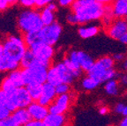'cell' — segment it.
<instances>
[{
  "label": "cell",
  "instance_id": "1",
  "mask_svg": "<svg viewBox=\"0 0 127 126\" xmlns=\"http://www.w3.org/2000/svg\"><path fill=\"white\" fill-rule=\"evenodd\" d=\"M71 8L81 25L101 20L105 10V6L95 0H76Z\"/></svg>",
  "mask_w": 127,
  "mask_h": 126
},
{
  "label": "cell",
  "instance_id": "2",
  "mask_svg": "<svg viewBox=\"0 0 127 126\" xmlns=\"http://www.w3.org/2000/svg\"><path fill=\"white\" fill-rule=\"evenodd\" d=\"M115 60L112 57L105 56L95 61L93 67L87 71V76L96 79L101 83L107 82L117 77V71L114 69Z\"/></svg>",
  "mask_w": 127,
  "mask_h": 126
},
{
  "label": "cell",
  "instance_id": "3",
  "mask_svg": "<svg viewBox=\"0 0 127 126\" xmlns=\"http://www.w3.org/2000/svg\"><path fill=\"white\" fill-rule=\"evenodd\" d=\"M17 25L20 31L24 34L30 32H38L44 27L40 12L32 8H27L20 12Z\"/></svg>",
  "mask_w": 127,
  "mask_h": 126
},
{
  "label": "cell",
  "instance_id": "4",
  "mask_svg": "<svg viewBox=\"0 0 127 126\" xmlns=\"http://www.w3.org/2000/svg\"><path fill=\"white\" fill-rule=\"evenodd\" d=\"M6 57L14 63L20 65V61L28 49L24 38L19 35L6 36L2 43Z\"/></svg>",
  "mask_w": 127,
  "mask_h": 126
},
{
  "label": "cell",
  "instance_id": "5",
  "mask_svg": "<svg viewBox=\"0 0 127 126\" xmlns=\"http://www.w3.org/2000/svg\"><path fill=\"white\" fill-rule=\"evenodd\" d=\"M4 92V101L7 108L13 112L18 108H27L33 101L26 87H18L12 90Z\"/></svg>",
  "mask_w": 127,
  "mask_h": 126
},
{
  "label": "cell",
  "instance_id": "6",
  "mask_svg": "<svg viewBox=\"0 0 127 126\" xmlns=\"http://www.w3.org/2000/svg\"><path fill=\"white\" fill-rule=\"evenodd\" d=\"M49 68L50 67L40 63L36 59V62L34 65L21 70L24 86L26 87L29 84H42L43 85L44 83L47 82V74Z\"/></svg>",
  "mask_w": 127,
  "mask_h": 126
},
{
  "label": "cell",
  "instance_id": "7",
  "mask_svg": "<svg viewBox=\"0 0 127 126\" xmlns=\"http://www.w3.org/2000/svg\"><path fill=\"white\" fill-rule=\"evenodd\" d=\"M74 79L75 78L73 74L64 63L63 61L59 62L53 66H50L48 70L47 82L54 87L59 85L61 83H66L71 85Z\"/></svg>",
  "mask_w": 127,
  "mask_h": 126
},
{
  "label": "cell",
  "instance_id": "8",
  "mask_svg": "<svg viewBox=\"0 0 127 126\" xmlns=\"http://www.w3.org/2000/svg\"><path fill=\"white\" fill-rule=\"evenodd\" d=\"M62 32H63L62 26L58 22L55 21L50 25L44 26L40 31H38V38L39 41L53 46L60 39Z\"/></svg>",
  "mask_w": 127,
  "mask_h": 126
},
{
  "label": "cell",
  "instance_id": "9",
  "mask_svg": "<svg viewBox=\"0 0 127 126\" xmlns=\"http://www.w3.org/2000/svg\"><path fill=\"white\" fill-rule=\"evenodd\" d=\"M34 53L35 58L48 67H50V62L54 56L53 46L44 43L42 41H36L34 44L28 47Z\"/></svg>",
  "mask_w": 127,
  "mask_h": 126
},
{
  "label": "cell",
  "instance_id": "10",
  "mask_svg": "<svg viewBox=\"0 0 127 126\" xmlns=\"http://www.w3.org/2000/svg\"><path fill=\"white\" fill-rule=\"evenodd\" d=\"M21 87H25L23 79H22V72L21 71L17 69L9 71L4 76L2 85H1V90L7 92V91H10Z\"/></svg>",
  "mask_w": 127,
  "mask_h": 126
},
{
  "label": "cell",
  "instance_id": "11",
  "mask_svg": "<svg viewBox=\"0 0 127 126\" xmlns=\"http://www.w3.org/2000/svg\"><path fill=\"white\" fill-rule=\"evenodd\" d=\"M127 32V20L126 19H117L106 28V33L108 36L114 40L118 41Z\"/></svg>",
  "mask_w": 127,
  "mask_h": 126
},
{
  "label": "cell",
  "instance_id": "12",
  "mask_svg": "<svg viewBox=\"0 0 127 126\" xmlns=\"http://www.w3.org/2000/svg\"><path fill=\"white\" fill-rule=\"evenodd\" d=\"M71 100V95L69 94L57 95L51 104L48 107L49 111L52 114H64L69 108Z\"/></svg>",
  "mask_w": 127,
  "mask_h": 126
},
{
  "label": "cell",
  "instance_id": "13",
  "mask_svg": "<svg viewBox=\"0 0 127 126\" xmlns=\"http://www.w3.org/2000/svg\"><path fill=\"white\" fill-rule=\"evenodd\" d=\"M32 120L43 121L49 115V108L38 101H32L27 108Z\"/></svg>",
  "mask_w": 127,
  "mask_h": 126
},
{
  "label": "cell",
  "instance_id": "14",
  "mask_svg": "<svg viewBox=\"0 0 127 126\" xmlns=\"http://www.w3.org/2000/svg\"><path fill=\"white\" fill-rule=\"evenodd\" d=\"M63 62L67 66L68 69L71 71V73L73 74L75 79H78L79 77H80V75L82 73V70L79 63L77 50H71V51H70L68 53V55L64 58Z\"/></svg>",
  "mask_w": 127,
  "mask_h": 126
},
{
  "label": "cell",
  "instance_id": "15",
  "mask_svg": "<svg viewBox=\"0 0 127 126\" xmlns=\"http://www.w3.org/2000/svg\"><path fill=\"white\" fill-rule=\"evenodd\" d=\"M57 95L58 94L56 92V87L50 83L45 82L42 85V94L38 100V102L46 107H49L52 103V101L55 100Z\"/></svg>",
  "mask_w": 127,
  "mask_h": 126
},
{
  "label": "cell",
  "instance_id": "16",
  "mask_svg": "<svg viewBox=\"0 0 127 126\" xmlns=\"http://www.w3.org/2000/svg\"><path fill=\"white\" fill-rule=\"evenodd\" d=\"M20 65L11 61L5 56L2 44H0V72H9L13 70H17Z\"/></svg>",
  "mask_w": 127,
  "mask_h": 126
},
{
  "label": "cell",
  "instance_id": "17",
  "mask_svg": "<svg viewBox=\"0 0 127 126\" xmlns=\"http://www.w3.org/2000/svg\"><path fill=\"white\" fill-rule=\"evenodd\" d=\"M99 27L96 25L85 24V25L79 27V28L78 29V33L82 39H90V38L96 35L99 33Z\"/></svg>",
  "mask_w": 127,
  "mask_h": 126
},
{
  "label": "cell",
  "instance_id": "18",
  "mask_svg": "<svg viewBox=\"0 0 127 126\" xmlns=\"http://www.w3.org/2000/svg\"><path fill=\"white\" fill-rule=\"evenodd\" d=\"M42 123L44 126H64L66 123V117L64 114L49 113Z\"/></svg>",
  "mask_w": 127,
  "mask_h": 126
},
{
  "label": "cell",
  "instance_id": "19",
  "mask_svg": "<svg viewBox=\"0 0 127 126\" xmlns=\"http://www.w3.org/2000/svg\"><path fill=\"white\" fill-rule=\"evenodd\" d=\"M111 7L117 19L127 18V0H115Z\"/></svg>",
  "mask_w": 127,
  "mask_h": 126
},
{
  "label": "cell",
  "instance_id": "20",
  "mask_svg": "<svg viewBox=\"0 0 127 126\" xmlns=\"http://www.w3.org/2000/svg\"><path fill=\"white\" fill-rule=\"evenodd\" d=\"M78 59H79V66L81 68L82 71H86V72H87L91 69L95 62L94 61L91 56L86 53L85 51H82V50L78 51Z\"/></svg>",
  "mask_w": 127,
  "mask_h": 126
},
{
  "label": "cell",
  "instance_id": "21",
  "mask_svg": "<svg viewBox=\"0 0 127 126\" xmlns=\"http://www.w3.org/2000/svg\"><path fill=\"white\" fill-rule=\"evenodd\" d=\"M11 116L20 126H23L24 124H26L27 123L31 120L30 115L27 108H18L13 112H12Z\"/></svg>",
  "mask_w": 127,
  "mask_h": 126
},
{
  "label": "cell",
  "instance_id": "22",
  "mask_svg": "<svg viewBox=\"0 0 127 126\" xmlns=\"http://www.w3.org/2000/svg\"><path fill=\"white\" fill-rule=\"evenodd\" d=\"M55 12H56L55 11L50 9L48 6L42 8V10H41L40 14H41V19H42V21L44 26L50 25V24L54 23L56 21Z\"/></svg>",
  "mask_w": 127,
  "mask_h": 126
},
{
  "label": "cell",
  "instance_id": "23",
  "mask_svg": "<svg viewBox=\"0 0 127 126\" xmlns=\"http://www.w3.org/2000/svg\"><path fill=\"white\" fill-rule=\"evenodd\" d=\"M26 88L29 94L33 101H38L40 96L42 94V84H29L26 86Z\"/></svg>",
  "mask_w": 127,
  "mask_h": 126
},
{
  "label": "cell",
  "instance_id": "24",
  "mask_svg": "<svg viewBox=\"0 0 127 126\" xmlns=\"http://www.w3.org/2000/svg\"><path fill=\"white\" fill-rule=\"evenodd\" d=\"M119 88H120V86H119L118 80L117 79H110V80L105 82L104 91L107 94L111 95V96H116L119 94Z\"/></svg>",
  "mask_w": 127,
  "mask_h": 126
},
{
  "label": "cell",
  "instance_id": "25",
  "mask_svg": "<svg viewBox=\"0 0 127 126\" xmlns=\"http://www.w3.org/2000/svg\"><path fill=\"white\" fill-rule=\"evenodd\" d=\"M36 62V58L34 57V53L32 52L31 49H29L28 48V49L26 50L25 54H24L23 57H22L21 61H20V66L22 68H28L31 67L32 65H34Z\"/></svg>",
  "mask_w": 127,
  "mask_h": 126
},
{
  "label": "cell",
  "instance_id": "26",
  "mask_svg": "<svg viewBox=\"0 0 127 126\" xmlns=\"http://www.w3.org/2000/svg\"><path fill=\"white\" fill-rule=\"evenodd\" d=\"M101 84L98 79H94L89 76H87L81 80V87L85 91H93L95 88H97Z\"/></svg>",
  "mask_w": 127,
  "mask_h": 126
},
{
  "label": "cell",
  "instance_id": "27",
  "mask_svg": "<svg viewBox=\"0 0 127 126\" xmlns=\"http://www.w3.org/2000/svg\"><path fill=\"white\" fill-rule=\"evenodd\" d=\"M115 20H116V17H115V15H114V12H113V10H112L111 5L105 6L104 13H103L102 18H101L102 24L107 28V27L109 26Z\"/></svg>",
  "mask_w": 127,
  "mask_h": 126
},
{
  "label": "cell",
  "instance_id": "28",
  "mask_svg": "<svg viewBox=\"0 0 127 126\" xmlns=\"http://www.w3.org/2000/svg\"><path fill=\"white\" fill-rule=\"evenodd\" d=\"M11 114H12V112L7 108L5 101H4V92L0 89V121L4 118H7L8 116H11Z\"/></svg>",
  "mask_w": 127,
  "mask_h": 126
},
{
  "label": "cell",
  "instance_id": "29",
  "mask_svg": "<svg viewBox=\"0 0 127 126\" xmlns=\"http://www.w3.org/2000/svg\"><path fill=\"white\" fill-rule=\"evenodd\" d=\"M56 92H57V94H65L70 92V84H66V83H61L59 85L56 86Z\"/></svg>",
  "mask_w": 127,
  "mask_h": 126
},
{
  "label": "cell",
  "instance_id": "30",
  "mask_svg": "<svg viewBox=\"0 0 127 126\" xmlns=\"http://www.w3.org/2000/svg\"><path fill=\"white\" fill-rule=\"evenodd\" d=\"M16 3H19V0H0V11L7 10L10 6L15 4Z\"/></svg>",
  "mask_w": 127,
  "mask_h": 126
},
{
  "label": "cell",
  "instance_id": "31",
  "mask_svg": "<svg viewBox=\"0 0 127 126\" xmlns=\"http://www.w3.org/2000/svg\"><path fill=\"white\" fill-rule=\"evenodd\" d=\"M0 126H20V125L12 118V116H8L7 118H4L0 121Z\"/></svg>",
  "mask_w": 127,
  "mask_h": 126
},
{
  "label": "cell",
  "instance_id": "32",
  "mask_svg": "<svg viewBox=\"0 0 127 126\" xmlns=\"http://www.w3.org/2000/svg\"><path fill=\"white\" fill-rule=\"evenodd\" d=\"M66 21L69 24H71V25H77V24H79L77 17H76V15L72 12H69L66 15Z\"/></svg>",
  "mask_w": 127,
  "mask_h": 126
},
{
  "label": "cell",
  "instance_id": "33",
  "mask_svg": "<svg viewBox=\"0 0 127 126\" xmlns=\"http://www.w3.org/2000/svg\"><path fill=\"white\" fill-rule=\"evenodd\" d=\"M19 3L25 8H33L35 4V0H19Z\"/></svg>",
  "mask_w": 127,
  "mask_h": 126
},
{
  "label": "cell",
  "instance_id": "34",
  "mask_svg": "<svg viewBox=\"0 0 127 126\" xmlns=\"http://www.w3.org/2000/svg\"><path fill=\"white\" fill-rule=\"evenodd\" d=\"M54 2V0H35L34 7L36 8H44L50 3Z\"/></svg>",
  "mask_w": 127,
  "mask_h": 126
},
{
  "label": "cell",
  "instance_id": "35",
  "mask_svg": "<svg viewBox=\"0 0 127 126\" xmlns=\"http://www.w3.org/2000/svg\"><path fill=\"white\" fill-rule=\"evenodd\" d=\"M118 83L121 87H127V72L120 74L118 76Z\"/></svg>",
  "mask_w": 127,
  "mask_h": 126
},
{
  "label": "cell",
  "instance_id": "36",
  "mask_svg": "<svg viewBox=\"0 0 127 126\" xmlns=\"http://www.w3.org/2000/svg\"><path fill=\"white\" fill-rule=\"evenodd\" d=\"M76 0H58V4L61 7H71Z\"/></svg>",
  "mask_w": 127,
  "mask_h": 126
},
{
  "label": "cell",
  "instance_id": "37",
  "mask_svg": "<svg viewBox=\"0 0 127 126\" xmlns=\"http://www.w3.org/2000/svg\"><path fill=\"white\" fill-rule=\"evenodd\" d=\"M23 126H44L42 121H36V120H30L26 124H24Z\"/></svg>",
  "mask_w": 127,
  "mask_h": 126
},
{
  "label": "cell",
  "instance_id": "38",
  "mask_svg": "<svg viewBox=\"0 0 127 126\" xmlns=\"http://www.w3.org/2000/svg\"><path fill=\"white\" fill-rule=\"evenodd\" d=\"M125 104H124V103H121V102L117 103V104H116L115 108H114V111H115L117 114L122 115V113H123V111H124V108H125Z\"/></svg>",
  "mask_w": 127,
  "mask_h": 126
},
{
  "label": "cell",
  "instance_id": "39",
  "mask_svg": "<svg viewBox=\"0 0 127 126\" xmlns=\"http://www.w3.org/2000/svg\"><path fill=\"white\" fill-rule=\"evenodd\" d=\"M112 57L115 60V62H123V60L126 57H125V55L124 53H116L112 56Z\"/></svg>",
  "mask_w": 127,
  "mask_h": 126
},
{
  "label": "cell",
  "instance_id": "40",
  "mask_svg": "<svg viewBox=\"0 0 127 126\" xmlns=\"http://www.w3.org/2000/svg\"><path fill=\"white\" fill-rule=\"evenodd\" d=\"M95 1H97L98 3H100V4L104 6H108V5H111L115 0H95Z\"/></svg>",
  "mask_w": 127,
  "mask_h": 126
},
{
  "label": "cell",
  "instance_id": "41",
  "mask_svg": "<svg viewBox=\"0 0 127 126\" xmlns=\"http://www.w3.org/2000/svg\"><path fill=\"white\" fill-rule=\"evenodd\" d=\"M98 111H99V114L101 115V116H104V115H107L108 113H109V108H108V107L103 106V107H101Z\"/></svg>",
  "mask_w": 127,
  "mask_h": 126
},
{
  "label": "cell",
  "instance_id": "42",
  "mask_svg": "<svg viewBox=\"0 0 127 126\" xmlns=\"http://www.w3.org/2000/svg\"><path fill=\"white\" fill-rule=\"evenodd\" d=\"M121 68L125 72H127V57L123 60V62H121Z\"/></svg>",
  "mask_w": 127,
  "mask_h": 126
},
{
  "label": "cell",
  "instance_id": "43",
  "mask_svg": "<svg viewBox=\"0 0 127 126\" xmlns=\"http://www.w3.org/2000/svg\"><path fill=\"white\" fill-rule=\"evenodd\" d=\"M118 41H120V42H121L122 44H125V45H127V32L125 33V34H124L123 36H122L121 38H120V39L118 40Z\"/></svg>",
  "mask_w": 127,
  "mask_h": 126
},
{
  "label": "cell",
  "instance_id": "44",
  "mask_svg": "<svg viewBox=\"0 0 127 126\" xmlns=\"http://www.w3.org/2000/svg\"><path fill=\"white\" fill-rule=\"evenodd\" d=\"M118 126H127V116H124V118L122 119V121L119 123Z\"/></svg>",
  "mask_w": 127,
  "mask_h": 126
},
{
  "label": "cell",
  "instance_id": "45",
  "mask_svg": "<svg viewBox=\"0 0 127 126\" xmlns=\"http://www.w3.org/2000/svg\"><path fill=\"white\" fill-rule=\"evenodd\" d=\"M4 76H3V73L0 72V89H1V85H2L3 79H4Z\"/></svg>",
  "mask_w": 127,
  "mask_h": 126
},
{
  "label": "cell",
  "instance_id": "46",
  "mask_svg": "<svg viewBox=\"0 0 127 126\" xmlns=\"http://www.w3.org/2000/svg\"><path fill=\"white\" fill-rule=\"evenodd\" d=\"M122 115H123L124 116H127V105L125 106V108H124V111H123V113H122Z\"/></svg>",
  "mask_w": 127,
  "mask_h": 126
},
{
  "label": "cell",
  "instance_id": "47",
  "mask_svg": "<svg viewBox=\"0 0 127 126\" xmlns=\"http://www.w3.org/2000/svg\"><path fill=\"white\" fill-rule=\"evenodd\" d=\"M126 20H127V18H126Z\"/></svg>",
  "mask_w": 127,
  "mask_h": 126
}]
</instances>
